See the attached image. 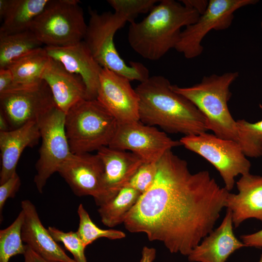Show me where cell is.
<instances>
[{"label":"cell","mask_w":262,"mask_h":262,"mask_svg":"<svg viewBox=\"0 0 262 262\" xmlns=\"http://www.w3.org/2000/svg\"><path fill=\"white\" fill-rule=\"evenodd\" d=\"M150 188L123 223L132 233L162 242L172 253L188 256L213 230L229 193L206 170L192 173L185 160L167 150L157 162Z\"/></svg>","instance_id":"6da1fadb"},{"label":"cell","mask_w":262,"mask_h":262,"mask_svg":"<svg viewBox=\"0 0 262 262\" xmlns=\"http://www.w3.org/2000/svg\"><path fill=\"white\" fill-rule=\"evenodd\" d=\"M135 89L139 97V120L144 124L184 136L208 130L203 115L189 100L174 91L164 76H149Z\"/></svg>","instance_id":"7a4b0ae2"},{"label":"cell","mask_w":262,"mask_h":262,"mask_svg":"<svg viewBox=\"0 0 262 262\" xmlns=\"http://www.w3.org/2000/svg\"><path fill=\"white\" fill-rule=\"evenodd\" d=\"M200 16L194 8L174 0H162L140 22L130 23L128 40L143 58L157 61L178 43L181 29L196 22Z\"/></svg>","instance_id":"3957f363"},{"label":"cell","mask_w":262,"mask_h":262,"mask_svg":"<svg viewBox=\"0 0 262 262\" xmlns=\"http://www.w3.org/2000/svg\"><path fill=\"white\" fill-rule=\"evenodd\" d=\"M237 72L204 76L201 82L190 87L172 85V89L189 100L203 115L208 130L217 137L238 142L236 121L232 117L228 102L229 87L238 77Z\"/></svg>","instance_id":"277c9868"},{"label":"cell","mask_w":262,"mask_h":262,"mask_svg":"<svg viewBox=\"0 0 262 262\" xmlns=\"http://www.w3.org/2000/svg\"><path fill=\"white\" fill-rule=\"evenodd\" d=\"M90 18L83 41L94 58L102 68L118 73L131 81L140 82L149 77L147 68L139 62L127 64L119 54L114 41L116 32L128 21L116 12L98 13L89 9Z\"/></svg>","instance_id":"5b68a950"},{"label":"cell","mask_w":262,"mask_h":262,"mask_svg":"<svg viewBox=\"0 0 262 262\" xmlns=\"http://www.w3.org/2000/svg\"><path fill=\"white\" fill-rule=\"evenodd\" d=\"M117 125L116 119L97 99L78 102L66 114L65 129L71 152L89 153L109 146Z\"/></svg>","instance_id":"8992f818"},{"label":"cell","mask_w":262,"mask_h":262,"mask_svg":"<svg viewBox=\"0 0 262 262\" xmlns=\"http://www.w3.org/2000/svg\"><path fill=\"white\" fill-rule=\"evenodd\" d=\"M76 0H51L31 30L45 46L64 47L83 40L87 24Z\"/></svg>","instance_id":"52a82bcc"},{"label":"cell","mask_w":262,"mask_h":262,"mask_svg":"<svg viewBox=\"0 0 262 262\" xmlns=\"http://www.w3.org/2000/svg\"><path fill=\"white\" fill-rule=\"evenodd\" d=\"M180 141L182 146L204 158L216 169L228 191L233 189L236 176L249 173L251 164L236 141L207 132L184 136Z\"/></svg>","instance_id":"ba28073f"},{"label":"cell","mask_w":262,"mask_h":262,"mask_svg":"<svg viewBox=\"0 0 262 262\" xmlns=\"http://www.w3.org/2000/svg\"><path fill=\"white\" fill-rule=\"evenodd\" d=\"M65 118L66 114L56 106L38 121L42 142L33 181L40 193L48 180L72 153L66 134Z\"/></svg>","instance_id":"9c48e42d"},{"label":"cell","mask_w":262,"mask_h":262,"mask_svg":"<svg viewBox=\"0 0 262 262\" xmlns=\"http://www.w3.org/2000/svg\"><path fill=\"white\" fill-rule=\"evenodd\" d=\"M256 2L254 0H210L206 11L197 21L181 31L175 49L187 59L199 56L203 50L201 42L210 31L228 29L237 10Z\"/></svg>","instance_id":"30bf717a"},{"label":"cell","mask_w":262,"mask_h":262,"mask_svg":"<svg viewBox=\"0 0 262 262\" xmlns=\"http://www.w3.org/2000/svg\"><path fill=\"white\" fill-rule=\"evenodd\" d=\"M182 146L156 128L140 120L118 123L115 136L109 147L130 150L144 163L157 162L167 150Z\"/></svg>","instance_id":"8fae6325"},{"label":"cell","mask_w":262,"mask_h":262,"mask_svg":"<svg viewBox=\"0 0 262 262\" xmlns=\"http://www.w3.org/2000/svg\"><path fill=\"white\" fill-rule=\"evenodd\" d=\"M0 106L13 130L30 122H38L56 105L49 87L43 80L33 87L0 94Z\"/></svg>","instance_id":"7c38bea8"},{"label":"cell","mask_w":262,"mask_h":262,"mask_svg":"<svg viewBox=\"0 0 262 262\" xmlns=\"http://www.w3.org/2000/svg\"><path fill=\"white\" fill-rule=\"evenodd\" d=\"M57 172L76 196H91L98 207L109 201L104 185L103 165L97 154L72 153Z\"/></svg>","instance_id":"4fadbf2b"},{"label":"cell","mask_w":262,"mask_h":262,"mask_svg":"<svg viewBox=\"0 0 262 262\" xmlns=\"http://www.w3.org/2000/svg\"><path fill=\"white\" fill-rule=\"evenodd\" d=\"M130 82L107 68L100 73L96 99L118 123L139 120V97Z\"/></svg>","instance_id":"5bb4252c"},{"label":"cell","mask_w":262,"mask_h":262,"mask_svg":"<svg viewBox=\"0 0 262 262\" xmlns=\"http://www.w3.org/2000/svg\"><path fill=\"white\" fill-rule=\"evenodd\" d=\"M48 55L69 72L80 76L86 86L88 99H96L102 67L83 41L64 47L45 46Z\"/></svg>","instance_id":"9a60e30c"},{"label":"cell","mask_w":262,"mask_h":262,"mask_svg":"<svg viewBox=\"0 0 262 262\" xmlns=\"http://www.w3.org/2000/svg\"><path fill=\"white\" fill-rule=\"evenodd\" d=\"M42 79L49 87L56 106L66 114L78 102L88 99L86 86L82 78L69 72L51 58Z\"/></svg>","instance_id":"2e32d148"},{"label":"cell","mask_w":262,"mask_h":262,"mask_svg":"<svg viewBox=\"0 0 262 262\" xmlns=\"http://www.w3.org/2000/svg\"><path fill=\"white\" fill-rule=\"evenodd\" d=\"M231 212L228 210L220 225L206 236L187 256L191 262H226L236 250L245 247L235 236Z\"/></svg>","instance_id":"e0dca14e"},{"label":"cell","mask_w":262,"mask_h":262,"mask_svg":"<svg viewBox=\"0 0 262 262\" xmlns=\"http://www.w3.org/2000/svg\"><path fill=\"white\" fill-rule=\"evenodd\" d=\"M24 214L21 236L22 241L42 257L59 262H76L65 253L48 229L43 225L35 206L29 200L21 202Z\"/></svg>","instance_id":"ac0fdd59"},{"label":"cell","mask_w":262,"mask_h":262,"mask_svg":"<svg viewBox=\"0 0 262 262\" xmlns=\"http://www.w3.org/2000/svg\"><path fill=\"white\" fill-rule=\"evenodd\" d=\"M97 154L103 165L105 188L110 201L127 186L144 163L140 157L131 152L109 146L100 148Z\"/></svg>","instance_id":"d6986e66"},{"label":"cell","mask_w":262,"mask_h":262,"mask_svg":"<svg viewBox=\"0 0 262 262\" xmlns=\"http://www.w3.org/2000/svg\"><path fill=\"white\" fill-rule=\"evenodd\" d=\"M236 185L238 193H229L226 205L231 212L234 227L249 218L262 222V176L250 173L242 175Z\"/></svg>","instance_id":"ffe728a7"},{"label":"cell","mask_w":262,"mask_h":262,"mask_svg":"<svg viewBox=\"0 0 262 262\" xmlns=\"http://www.w3.org/2000/svg\"><path fill=\"white\" fill-rule=\"evenodd\" d=\"M40 138L38 122H30L18 128L0 131L1 169L0 184L16 172L20 157L28 147H33Z\"/></svg>","instance_id":"44dd1931"},{"label":"cell","mask_w":262,"mask_h":262,"mask_svg":"<svg viewBox=\"0 0 262 262\" xmlns=\"http://www.w3.org/2000/svg\"><path fill=\"white\" fill-rule=\"evenodd\" d=\"M51 0H10L0 28V34H11L30 30L35 18Z\"/></svg>","instance_id":"7402d4cb"},{"label":"cell","mask_w":262,"mask_h":262,"mask_svg":"<svg viewBox=\"0 0 262 262\" xmlns=\"http://www.w3.org/2000/svg\"><path fill=\"white\" fill-rule=\"evenodd\" d=\"M49 59L45 48L41 47L13 62L7 67L13 75L12 90L39 84Z\"/></svg>","instance_id":"603a6c76"},{"label":"cell","mask_w":262,"mask_h":262,"mask_svg":"<svg viewBox=\"0 0 262 262\" xmlns=\"http://www.w3.org/2000/svg\"><path fill=\"white\" fill-rule=\"evenodd\" d=\"M42 45L31 30L0 34V68L8 67L13 62Z\"/></svg>","instance_id":"cb8c5ba5"},{"label":"cell","mask_w":262,"mask_h":262,"mask_svg":"<svg viewBox=\"0 0 262 262\" xmlns=\"http://www.w3.org/2000/svg\"><path fill=\"white\" fill-rule=\"evenodd\" d=\"M141 195L138 191L130 186L122 188L111 200L99 207L98 213L101 222L109 228L123 223Z\"/></svg>","instance_id":"d4e9b609"},{"label":"cell","mask_w":262,"mask_h":262,"mask_svg":"<svg viewBox=\"0 0 262 262\" xmlns=\"http://www.w3.org/2000/svg\"><path fill=\"white\" fill-rule=\"evenodd\" d=\"M24 214L21 210L14 221L7 228L0 230V262H9L11 258L25 252L21 230Z\"/></svg>","instance_id":"484cf974"},{"label":"cell","mask_w":262,"mask_h":262,"mask_svg":"<svg viewBox=\"0 0 262 262\" xmlns=\"http://www.w3.org/2000/svg\"><path fill=\"white\" fill-rule=\"evenodd\" d=\"M238 142L246 157L262 156V120L251 123L245 119L236 120Z\"/></svg>","instance_id":"4316f807"},{"label":"cell","mask_w":262,"mask_h":262,"mask_svg":"<svg viewBox=\"0 0 262 262\" xmlns=\"http://www.w3.org/2000/svg\"><path fill=\"white\" fill-rule=\"evenodd\" d=\"M77 213L79 217V224L77 232L85 247L100 238L117 240L126 237L125 233L121 230L115 229H104L98 227L93 222L82 204L79 205Z\"/></svg>","instance_id":"83f0119b"},{"label":"cell","mask_w":262,"mask_h":262,"mask_svg":"<svg viewBox=\"0 0 262 262\" xmlns=\"http://www.w3.org/2000/svg\"><path fill=\"white\" fill-rule=\"evenodd\" d=\"M157 0H108L115 12L126 17L131 23L138 15L149 12L158 2Z\"/></svg>","instance_id":"f1b7e54d"},{"label":"cell","mask_w":262,"mask_h":262,"mask_svg":"<svg viewBox=\"0 0 262 262\" xmlns=\"http://www.w3.org/2000/svg\"><path fill=\"white\" fill-rule=\"evenodd\" d=\"M48 230L53 239L62 243L65 248L73 256L76 262H87L84 254V246L78 233L72 231L64 232L53 227H49Z\"/></svg>","instance_id":"f546056e"},{"label":"cell","mask_w":262,"mask_h":262,"mask_svg":"<svg viewBox=\"0 0 262 262\" xmlns=\"http://www.w3.org/2000/svg\"><path fill=\"white\" fill-rule=\"evenodd\" d=\"M157 162L143 163L127 186L135 189L141 195L146 192L155 180L157 171Z\"/></svg>","instance_id":"4dcf8cb0"},{"label":"cell","mask_w":262,"mask_h":262,"mask_svg":"<svg viewBox=\"0 0 262 262\" xmlns=\"http://www.w3.org/2000/svg\"><path fill=\"white\" fill-rule=\"evenodd\" d=\"M21 183L20 177L16 172L5 182L0 184V222L2 221V210L6 201L9 198H14Z\"/></svg>","instance_id":"1f68e13d"},{"label":"cell","mask_w":262,"mask_h":262,"mask_svg":"<svg viewBox=\"0 0 262 262\" xmlns=\"http://www.w3.org/2000/svg\"><path fill=\"white\" fill-rule=\"evenodd\" d=\"M13 88V78L8 68H0V94Z\"/></svg>","instance_id":"d6a6232c"},{"label":"cell","mask_w":262,"mask_h":262,"mask_svg":"<svg viewBox=\"0 0 262 262\" xmlns=\"http://www.w3.org/2000/svg\"><path fill=\"white\" fill-rule=\"evenodd\" d=\"M241 239L246 246L262 247V229L253 233L242 235Z\"/></svg>","instance_id":"836d02e7"},{"label":"cell","mask_w":262,"mask_h":262,"mask_svg":"<svg viewBox=\"0 0 262 262\" xmlns=\"http://www.w3.org/2000/svg\"><path fill=\"white\" fill-rule=\"evenodd\" d=\"M23 256L24 258V262H59L49 260L42 257L27 245L26 250Z\"/></svg>","instance_id":"e575fe53"},{"label":"cell","mask_w":262,"mask_h":262,"mask_svg":"<svg viewBox=\"0 0 262 262\" xmlns=\"http://www.w3.org/2000/svg\"><path fill=\"white\" fill-rule=\"evenodd\" d=\"M180 1L183 4L197 10L200 15L206 11L209 3L208 1L204 0H182Z\"/></svg>","instance_id":"d590c367"},{"label":"cell","mask_w":262,"mask_h":262,"mask_svg":"<svg viewBox=\"0 0 262 262\" xmlns=\"http://www.w3.org/2000/svg\"><path fill=\"white\" fill-rule=\"evenodd\" d=\"M156 249L153 247L145 246L141 252V258L139 262H153L156 257Z\"/></svg>","instance_id":"8d00e7d4"},{"label":"cell","mask_w":262,"mask_h":262,"mask_svg":"<svg viewBox=\"0 0 262 262\" xmlns=\"http://www.w3.org/2000/svg\"><path fill=\"white\" fill-rule=\"evenodd\" d=\"M11 130L8 122L3 114L0 111V131Z\"/></svg>","instance_id":"74e56055"},{"label":"cell","mask_w":262,"mask_h":262,"mask_svg":"<svg viewBox=\"0 0 262 262\" xmlns=\"http://www.w3.org/2000/svg\"><path fill=\"white\" fill-rule=\"evenodd\" d=\"M10 0H0V17L2 20L8 11Z\"/></svg>","instance_id":"f35d334b"},{"label":"cell","mask_w":262,"mask_h":262,"mask_svg":"<svg viewBox=\"0 0 262 262\" xmlns=\"http://www.w3.org/2000/svg\"><path fill=\"white\" fill-rule=\"evenodd\" d=\"M258 262H262V254L261 255L260 258Z\"/></svg>","instance_id":"ab89813d"},{"label":"cell","mask_w":262,"mask_h":262,"mask_svg":"<svg viewBox=\"0 0 262 262\" xmlns=\"http://www.w3.org/2000/svg\"></svg>","instance_id":"60d3db41"}]
</instances>
